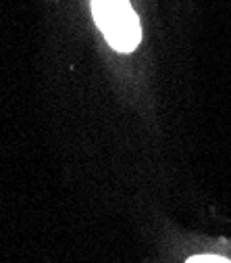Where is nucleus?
<instances>
[{"mask_svg":"<svg viewBox=\"0 0 231 263\" xmlns=\"http://www.w3.org/2000/svg\"><path fill=\"white\" fill-rule=\"evenodd\" d=\"M92 13L115 50L131 52L140 44V19L129 0H92Z\"/></svg>","mask_w":231,"mask_h":263,"instance_id":"1","label":"nucleus"},{"mask_svg":"<svg viewBox=\"0 0 231 263\" xmlns=\"http://www.w3.org/2000/svg\"><path fill=\"white\" fill-rule=\"evenodd\" d=\"M187 263H231L223 257H215V255H196L192 259H187Z\"/></svg>","mask_w":231,"mask_h":263,"instance_id":"2","label":"nucleus"}]
</instances>
